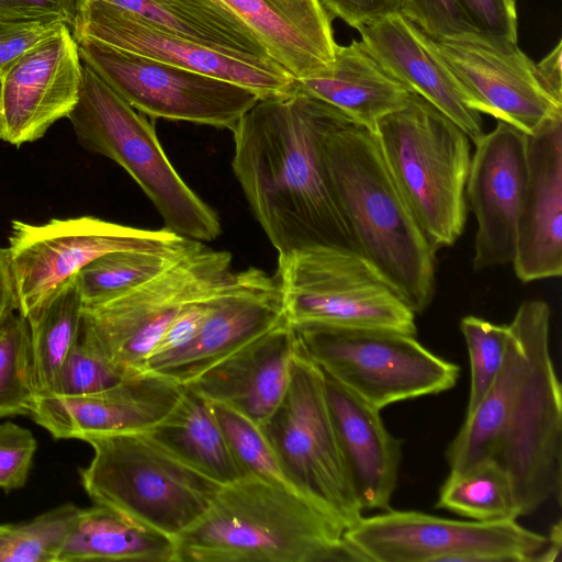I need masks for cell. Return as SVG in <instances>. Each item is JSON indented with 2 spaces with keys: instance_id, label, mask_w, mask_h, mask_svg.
<instances>
[{
  "instance_id": "obj_1",
  "label": "cell",
  "mask_w": 562,
  "mask_h": 562,
  "mask_svg": "<svg viewBox=\"0 0 562 562\" xmlns=\"http://www.w3.org/2000/svg\"><path fill=\"white\" fill-rule=\"evenodd\" d=\"M348 119L294 82L259 99L232 132L234 175L279 255L313 245L357 250L323 150L327 133Z\"/></svg>"
},
{
  "instance_id": "obj_2",
  "label": "cell",
  "mask_w": 562,
  "mask_h": 562,
  "mask_svg": "<svg viewBox=\"0 0 562 562\" xmlns=\"http://www.w3.org/2000/svg\"><path fill=\"white\" fill-rule=\"evenodd\" d=\"M508 326L503 366L446 451L450 471L492 462L509 477L518 517L562 490V391L550 353V308L524 302Z\"/></svg>"
},
{
  "instance_id": "obj_3",
  "label": "cell",
  "mask_w": 562,
  "mask_h": 562,
  "mask_svg": "<svg viewBox=\"0 0 562 562\" xmlns=\"http://www.w3.org/2000/svg\"><path fill=\"white\" fill-rule=\"evenodd\" d=\"M345 531L293 488L244 476L176 539V562H363Z\"/></svg>"
},
{
  "instance_id": "obj_4",
  "label": "cell",
  "mask_w": 562,
  "mask_h": 562,
  "mask_svg": "<svg viewBox=\"0 0 562 562\" xmlns=\"http://www.w3.org/2000/svg\"><path fill=\"white\" fill-rule=\"evenodd\" d=\"M327 173L357 250L414 314L431 302L435 252L398 191L374 133L348 119L323 145Z\"/></svg>"
},
{
  "instance_id": "obj_5",
  "label": "cell",
  "mask_w": 562,
  "mask_h": 562,
  "mask_svg": "<svg viewBox=\"0 0 562 562\" xmlns=\"http://www.w3.org/2000/svg\"><path fill=\"white\" fill-rule=\"evenodd\" d=\"M374 136L398 191L432 247L453 245L467 222L469 136L416 93L378 122Z\"/></svg>"
},
{
  "instance_id": "obj_6",
  "label": "cell",
  "mask_w": 562,
  "mask_h": 562,
  "mask_svg": "<svg viewBox=\"0 0 562 562\" xmlns=\"http://www.w3.org/2000/svg\"><path fill=\"white\" fill-rule=\"evenodd\" d=\"M93 450L79 469L97 505L106 506L172 539L209 508L221 486L186 464L147 431L86 434Z\"/></svg>"
},
{
  "instance_id": "obj_7",
  "label": "cell",
  "mask_w": 562,
  "mask_h": 562,
  "mask_svg": "<svg viewBox=\"0 0 562 562\" xmlns=\"http://www.w3.org/2000/svg\"><path fill=\"white\" fill-rule=\"evenodd\" d=\"M67 117L82 147L110 158L134 179L165 228L202 243L220 236L216 212L175 169L155 126L83 61L78 101Z\"/></svg>"
},
{
  "instance_id": "obj_8",
  "label": "cell",
  "mask_w": 562,
  "mask_h": 562,
  "mask_svg": "<svg viewBox=\"0 0 562 562\" xmlns=\"http://www.w3.org/2000/svg\"><path fill=\"white\" fill-rule=\"evenodd\" d=\"M234 273L228 251L191 239L175 260L142 284L111 300L83 305L79 336L124 375L143 373L177 316L218 292Z\"/></svg>"
},
{
  "instance_id": "obj_9",
  "label": "cell",
  "mask_w": 562,
  "mask_h": 562,
  "mask_svg": "<svg viewBox=\"0 0 562 562\" xmlns=\"http://www.w3.org/2000/svg\"><path fill=\"white\" fill-rule=\"evenodd\" d=\"M291 326L301 353L379 409L448 391L460 375L458 364L436 356L412 334L314 324Z\"/></svg>"
},
{
  "instance_id": "obj_10",
  "label": "cell",
  "mask_w": 562,
  "mask_h": 562,
  "mask_svg": "<svg viewBox=\"0 0 562 562\" xmlns=\"http://www.w3.org/2000/svg\"><path fill=\"white\" fill-rule=\"evenodd\" d=\"M274 277L291 325L380 328L416 335L415 314L355 249L313 245L279 255Z\"/></svg>"
},
{
  "instance_id": "obj_11",
  "label": "cell",
  "mask_w": 562,
  "mask_h": 562,
  "mask_svg": "<svg viewBox=\"0 0 562 562\" xmlns=\"http://www.w3.org/2000/svg\"><path fill=\"white\" fill-rule=\"evenodd\" d=\"M260 428L296 492L345 530L362 517L334 430L324 374L299 349L291 361L286 390Z\"/></svg>"
},
{
  "instance_id": "obj_12",
  "label": "cell",
  "mask_w": 562,
  "mask_h": 562,
  "mask_svg": "<svg viewBox=\"0 0 562 562\" xmlns=\"http://www.w3.org/2000/svg\"><path fill=\"white\" fill-rule=\"evenodd\" d=\"M363 562H541L548 536L517 519L477 521L386 509L344 533Z\"/></svg>"
},
{
  "instance_id": "obj_13",
  "label": "cell",
  "mask_w": 562,
  "mask_h": 562,
  "mask_svg": "<svg viewBox=\"0 0 562 562\" xmlns=\"http://www.w3.org/2000/svg\"><path fill=\"white\" fill-rule=\"evenodd\" d=\"M81 60L132 108L153 119L234 131L260 99L237 83L106 43L76 40Z\"/></svg>"
},
{
  "instance_id": "obj_14",
  "label": "cell",
  "mask_w": 562,
  "mask_h": 562,
  "mask_svg": "<svg viewBox=\"0 0 562 562\" xmlns=\"http://www.w3.org/2000/svg\"><path fill=\"white\" fill-rule=\"evenodd\" d=\"M189 238L167 228L143 229L92 216L13 221L7 249L18 312L27 317L59 284L92 260L121 250H169Z\"/></svg>"
},
{
  "instance_id": "obj_15",
  "label": "cell",
  "mask_w": 562,
  "mask_h": 562,
  "mask_svg": "<svg viewBox=\"0 0 562 562\" xmlns=\"http://www.w3.org/2000/svg\"><path fill=\"white\" fill-rule=\"evenodd\" d=\"M75 40L89 37L181 68L227 80L260 99L288 92L295 79L277 64H252L153 26L138 15L104 0L77 5Z\"/></svg>"
},
{
  "instance_id": "obj_16",
  "label": "cell",
  "mask_w": 562,
  "mask_h": 562,
  "mask_svg": "<svg viewBox=\"0 0 562 562\" xmlns=\"http://www.w3.org/2000/svg\"><path fill=\"white\" fill-rule=\"evenodd\" d=\"M81 76L78 43L65 24L0 76V139L20 146L43 137L75 108Z\"/></svg>"
},
{
  "instance_id": "obj_17",
  "label": "cell",
  "mask_w": 562,
  "mask_h": 562,
  "mask_svg": "<svg viewBox=\"0 0 562 562\" xmlns=\"http://www.w3.org/2000/svg\"><path fill=\"white\" fill-rule=\"evenodd\" d=\"M289 321L276 277L258 268L235 271L213 313L183 347L150 359L145 370L186 384L207 368Z\"/></svg>"
},
{
  "instance_id": "obj_18",
  "label": "cell",
  "mask_w": 562,
  "mask_h": 562,
  "mask_svg": "<svg viewBox=\"0 0 562 562\" xmlns=\"http://www.w3.org/2000/svg\"><path fill=\"white\" fill-rule=\"evenodd\" d=\"M467 180V203L476 217L473 268L513 262L525 187L526 133L497 121L474 144Z\"/></svg>"
},
{
  "instance_id": "obj_19",
  "label": "cell",
  "mask_w": 562,
  "mask_h": 562,
  "mask_svg": "<svg viewBox=\"0 0 562 562\" xmlns=\"http://www.w3.org/2000/svg\"><path fill=\"white\" fill-rule=\"evenodd\" d=\"M437 53L471 97L474 108L526 134L562 111L537 80L535 63L517 46L431 38Z\"/></svg>"
},
{
  "instance_id": "obj_20",
  "label": "cell",
  "mask_w": 562,
  "mask_h": 562,
  "mask_svg": "<svg viewBox=\"0 0 562 562\" xmlns=\"http://www.w3.org/2000/svg\"><path fill=\"white\" fill-rule=\"evenodd\" d=\"M182 392V384L145 371L98 393L74 396L36 393L30 415L55 439L147 431L172 411Z\"/></svg>"
},
{
  "instance_id": "obj_21",
  "label": "cell",
  "mask_w": 562,
  "mask_h": 562,
  "mask_svg": "<svg viewBox=\"0 0 562 562\" xmlns=\"http://www.w3.org/2000/svg\"><path fill=\"white\" fill-rule=\"evenodd\" d=\"M526 161L513 265L531 282L562 273V111L526 134Z\"/></svg>"
},
{
  "instance_id": "obj_22",
  "label": "cell",
  "mask_w": 562,
  "mask_h": 562,
  "mask_svg": "<svg viewBox=\"0 0 562 562\" xmlns=\"http://www.w3.org/2000/svg\"><path fill=\"white\" fill-rule=\"evenodd\" d=\"M358 31L371 55L405 88L456 123L473 144L482 138L481 113L418 26L397 12Z\"/></svg>"
},
{
  "instance_id": "obj_23",
  "label": "cell",
  "mask_w": 562,
  "mask_h": 562,
  "mask_svg": "<svg viewBox=\"0 0 562 562\" xmlns=\"http://www.w3.org/2000/svg\"><path fill=\"white\" fill-rule=\"evenodd\" d=\"M323 374L334 430L356 498L362 512L390 509L403 442L386 429L381 409Z\"/></svg>"
},
{
  "instance_id": "obj_24",
  "label": "cell",
  "mask_w": 562,
  "mask_h": 562,
  "mask_svg": "<svg viewBox=\"0 0 562 562\" xmlns=\"http://www.w3.org/2000/svg\"><path fill=\"white\" fill-rule=\"evenodd\" d=\"M296 342L289 321L246 344L183 384L261 425L281 401Z\"/></svg>"
},
{
  "instance_id": "obj_25",
  "label": "cell",
  "mask_w": 562,
  "mask_h": 562,
  "mask_svg": "<svg viewBox=\"0 0 562 562\" xmlns=\"http://www.w3.org/2000/svg\"><path fill=\"white\" fill-rule=\"evenodd\" d=\"M295 80L326 72L336 49L330 16L318 0H222Z\"/></svg>"
},
{
  "instance_id": "obj_26",
  "label": "cell",
  "mask_w": 562,
  "mask_h": 562,
  "mask_svg": "<svg viewBox=\"0 0 562 562\" xmlns=\"http://www.w3.org/2000/svg\"><path fill=\"white\" fill-rule=\"evenodd\" d=\"M295 83L372 133L383 116L405 106L413 94L356 40L337 44L326 72Z\"/></svg>"
},
{
  "instance_id": "obj_27",
  "label": "cell",
  "mask_w": 562,
  "mask_h": 562,
  "mask_svg": "<svg viewBox=\"0 0 562 562\" xmlns=\"http://www.w3.org/2000/svg\"><path fill=\"white\" fill-rule=\"evenodd\" d=\"M82 1L77 0V5ZM104 1L155 27L225 55L252 64H277L256 33L222 0Z\"/></svg>"
},
{
  "instance_id": "obj_28",
  "label": "cell",
  "mask_w": 562,
  "mask_h": 562,
  "mask_svg": "<svg viewBox=\"0 0 562 562\" xmlns=\"http://www.w3.org/2000/svg\"><path fill=\"white\" fill-rule=\"evenodd\" d=\"M175 539L106 506L80 508L57 562H176Z\"/></svg>"
},
{
  "instance_id": "obj_29",
  "label": "cell",
  "mask_w": 562,
  "mask_h": 562,
  "mask_svg": "<svg viewBox=\"0 0 562 562\" xmlns=\"http://www.w3.org/2000/svg\"><path fill=\"white\" fill-rule=\"evenodd\" d=\"M147 432L179 460L220 485L244 477L210 402L186 385L172 411Z\"/></svg>"
},
{
  "instance_id": "obj_30",
  "label": "cell",
  "mask_w": 562,
  "mask_h": 562,
  "mask_svg": "<svg viewBox=\"0 0 562 562\" xmlns=\"http://www.w3.org/2000/svg\"><path fill=\"white\" fill-rule=\"evenodd\" d=\"M401 13L431 38L518 45L514 0H402Z\"/></svg>"
},
{
  "instance_id": "obj_31",
  "label": "cell",
  "mask_w": 562,
  "mask_h": 562,
  "mask_svg": "<svg viewBox=\"0 0 562 562\" xmlns=\"http://www.w3.org/2000/svg\"><path fill=\"white\" fill-rule=\"evenodd\" d=\"M83 302L75 276L59 284L26 317L36 393H49L78 339Z\"/></svg>"
},
{
  "instance_id": "obj_32",
  "label": "cell",
  "mask_w": 562,
  "mask_h": 562,
  "mask_svg": "<svg viewBox=\"0 0 562 562\" xmlns=\"http://www.w3.org/2000/svg\"><path fill=\"white\" fill-rule=\"evenodd\" d=\"M436 507L477 521L518 518L510 480L492 462L450 471L440 487Z\"/></svg>"
},
{
  "instance_id": "obj_33",
  "label": "cell",
  "mask_w": 562,
  "mask_h": 562,
  "mask_svg": "<svg viewBox=\"0 0 562 562\" xmlns=\"http://www.w3.org/2000/svg\"><path fill=\"white\" fill-rule=\"evenodd\" d=\"M169 250H121L105 254L79 270L76 282L83 305L98 304L150 279L190 244Z\"/></svg>"
},
{
  "instance_id": "obj_34",
  "label": "cell",
  "mask_w": 562,
  "mask_h": 562,
  "mask_svg": "<svg viewBox=\"0 0 562 562\" xmlns=\"http://www.w3.org/2000/svg\"><path fill=\"white\" fill-rule=\"evenodd\" d=\"M78 509L66 503L30 520L0 524V562H57Z\"/></svg>"
},
{
  "instance_id": "obj_35",
  "label": "cell",
  "mask_w": 562,
  "mask_h": 562,
  "mask_svg": "<svg viewBox=\"0 0 562 562\" xmlns=\"http://www.w3.org/2000/svg\"><path fill=\"white\" fill-rule=\"evenodd\" d=\"M35 394L29 323L15 311L0 327V418L30 415Z\"/></svg>"
},
{
  "instance_id": "obj_36",
  "label": "cell",
  "mask_w": 562,
  "mask_h": 562,
  "mask_svg": "<svg viewBox=\"0 0 562 562\" xmlns=\"http://www.w3.org/2000/svg\"><path fill=\"white\" fill-rule=\"evenodd\" d=\"M210 404L244 476H254L293 488L260 426L225 404Z\"/></svg>"
},
{
  "instance_id": "obj_37",
  "label": "cell",
  "mask_w": 562,
  "mask_h": 562,
  "mask_svg": "<svg viewBox=\"0 0 562 562\" xmlns=\"http://www.w3.org/2000/svg\"><path fill=\"white\" fill-rule=\"evenodd\" d=\"M460 330L470 359L468 414L483 400L501 371L506 353L508 326L469 315L461 319Z\"/></svg>"
},
{
  "instance_id": "obj_38",
  "label": "cell",
  "mask_w": 562,
  "mask_h": 562,
  "mask_svg": "<svg viewBox=\"0 0 562 562\" xmlns=\"http://www.w3.org/2000/svg\"><path fill=\"white\" fill-rule=\"evenodd\" d=\"M125 378L127 376L94 353L78 336L49 393L69 396L98 393Z\"/></svg>"
},
{
  "instance_id": "obj_39",
  "label": "cell",
  "mask_w": 562,
  "mask_h": 562,
  "mask_svg": "<svg viewBox=\"0 0 562 562\" xmlns=\"http://www.w3.org/2000/svg\"><path fill=\"white\" fill-rule=\"evenodd\" d=\"M65 24L66 21L58 15L36 16L0 11V76L25 52Z\"/></svg>"
},
{
  "instance_id": "obj_40",
  "label": "cell",
  "mask_w": 562,
  "mask_h": 562,
  "mask_svg": "<svg viewBox=\"0 0 562 562\" xmlns=\"http://www.w3.org/2000/svg\"><path fill=\"white\" fill-rule=\"evenodd\" d=\"M37 449L31 430L15 423L0 424V488H22L29 479Z\"/></svg>"
},
{
  "instance_id": "obj_41",
  "label": "cell",
  "mask_w": 562,
  "mask_h": 562,
  "mask_svg": "<svg viewBox=\"0 0 562 562\" xmlns=\"http://www.w3.org/2000/svg\"><path fill=\"white\" fill-rule=\"evenodd\" d=\"M224 288H222L218 292L187 306L167 328L148 361L150 359L172 352L192 340L204 322L215 310Z\"/></svg>"
},
{
  "instance_id": "obj_42",
  "label": "cell",
  "mask_w": 562,
  "mask_h": 562,
  "mask_svg": "<svg viewBox=\"0 0 562 562\" xmlns=\"http://www.w3.org/2000/svg\"><path fill=\"white\" fill-rule=\"evenodd\" d=\"M329 16L359 29L401 12L402 0H318Z\"/></svg>"
},
{
  "instance_id": "obj_43",
  "label": "cell",
  "mask_w": 562,
  "mask_h": 562,
  "mask_svg": "<svg viewBox=\"0 0 562 562\" xmlns=\"http://www.w3.org/2000/svg\"><path fill=\"white\" fill-rule=\"evenodd\" d=\"M0 11L36 16L58 15L72 29L77 0H0Z\"/></svg>"
},
{
  "instance_id": "obj_44",
  "label": "cell",
  "mask_w": 562,
  "mask_h": 562,
  "mask_svg": "<svg viewBox=\"0 0 562 562\" xmlns=\"http://www.w3.org/2000/svg\"><path fill=\"white\" fill-rule=\"evenodd\" d=\"M561 42L539 63L535 64L538 82L558 104H562Z\"/></svg>"
},
{
  "instance_id": "obj_45",
  "label": "cell",
  "mask_w": 562,
  "mask_h": 562,
  "mask_svg": "<svg viewBox=\"0 0 562 562\" xmlns=\"http://www.w3.org/2000/svg\"><path fill=\"white\" fill-rule=\"evenodd\" d=\"M18 311V302L7 249L0 248V327Z\"/></svg>"
},
{
  "instance_id": "obj_46",
  "label": "cell",
  "mask_w": 562,
  "mask_h": 562,
  "mask_svg": "<svg viewBox=\"0 0 562 562\" xmlns=\"http://www.w3.org/2000/svg\"><path fill=\"white\" fill-rule=\"evenodd\" d=\"M562 531L561 521H558L551 527L548 535L549 543L541 558V562H555L560 560L562 548Z\"/></svg>"
}]
</instances>
